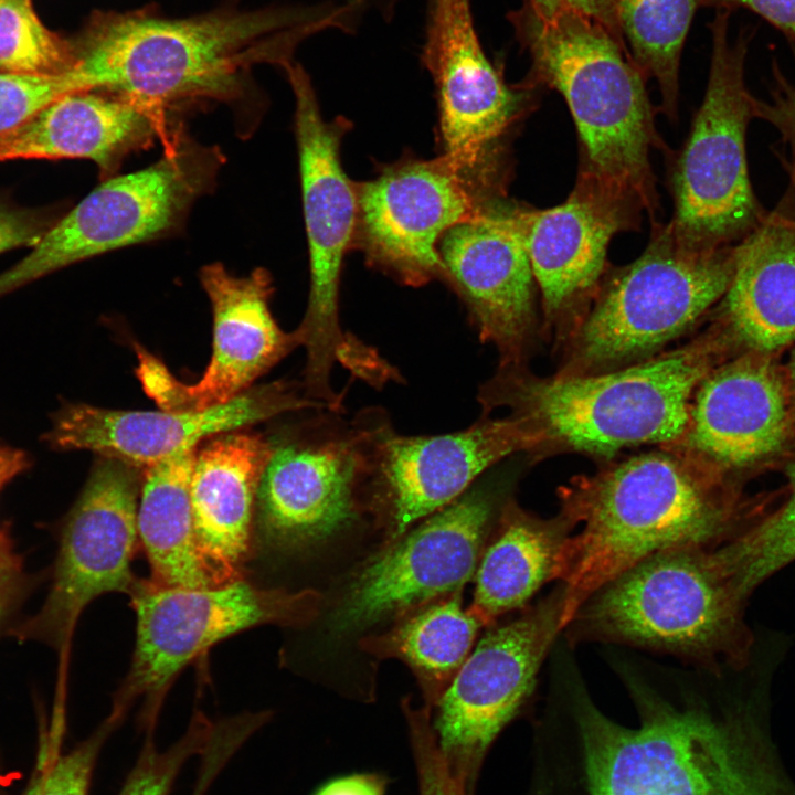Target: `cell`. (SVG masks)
I'll return each instance as SVG.
<instances>
[{
	"instance_id": "obj_8",
	"label": "cell",
	"mask_w": 795,
	"mask_h": 795,
	"mask_svg": "<svg viewBox=\"0 0 795 795\" xmlns=\"http://www.w3.org/2000/svg\"><path fill=\"white\" fill-rule=\"evenodd\" d=\"M730 13L718 9L709 25L712 55L707 89L670 174L674 214L667 226L675 241L690 251L735 245L767 213L752 189L746 162L754 96L745 86L744 66L752 33L741 31L731 41Z\"/></svg>"
},
{
	"instance_id": "obj_13",
	"label": "cell",
	"mask_w": 795,
	"mask_h": 795,
	"mask_svg": "<svg viewBox=\"0 0 795 795\" xmlns=\"http://www.w3.org/2000/svg\"><path fill=\"white\" fill-rule=\"evenodd\" d=\"M563 587L494 626L470 651L438 700L431 720L437 745L455 778L475 795L487 753L533 690L561 629Z\"/></svg>"
},
{
	"instance_id": "obj_34",
	"label": "cell",
	"mask_w": 795,
	"mask_h": 795,
	"mask_svg": "<svg viewBox=\"0 0 795 795\" xmlns=\"http://www.w3.org/2000/svg\"><path fill=\"white\" fill-rule=\"evenodd\" d=\"M411 752L415 765L418 795H468L451 772L431 723V710L403 703Z\"/></svg>"
},
{
	"instance_id": "obj_29",
	"label": "cell",
	"mask_w": 795,
	"mask_h": 795,
	"mask_svg": "<svg viewBox=\"0 0 795 795\" xmlns=\"http://www.w3.org/2000/svg\"><path fill=\"white\" fill-rule=\"evenodd\" d=\"M388 633L363 640V648L403 660L417 677L432 709L470 654L481 622L463 607L460 592L409 614Z\"/></svg>"
},
{
	"instance_id": "obj_4",
	"label": "cell",
	"mask_w": 795,
	"mask_h": 795,
	"mask_svg": "<svg viewBox=\"0 0 795 795\" xmlns=\"http://www.w3.org/2000/svg\"><path fill=\"white\" fill-rule=\"evenodd\" d=\"M509 20L531 59L521 85L553 88L568 104L579 136V173L633 200L653 219L658 195L649 153L661 141L646 80L626 49L570 9L544 17L523 1Z\"/></svg>"
},
{
	"instance_id": "obj_37",
	"label": "cell",
	"mask_w": 795,
	"mask_h": 795,
	"mask_svg": "<svg viewBox=\"0 0 795 795\" xmlns=\"http://www.w3.org/2000/svg\"><path fill=\"white\" fill-rule=\"evenodd\" d=\"M53 223L46 212L0 199V254L21 246H34Z\"/></svg>"
},
{
	"instance_id": "obj_23",
	"label": "cell",
	"mask_w": 795,
	"mask_h": 795,
	"mask_svg": "<svg viewBox=\"0 0 795 795\" xmlns=\"http://www.w3.org/2000/svg\"><path fill=\"white\" fill-rule=\"evenodd\" d=\"M794 398L772 354L749 351L698 385L679 447L724 476L777 455L791 438Z\"/></svg>"
},
{
	"instance_id": "obj_44",
	"label": "cell",
	"mask_w": 795,
	"mask_h": 795,
	"mask_svg": "<svg viewBox=\"0 0 795 795\" xmlns=\"http://www.w3.org/2000/svg\"><path fill=\"white\" fill-rule=\"evenodd\" d=\"M781 161L783 162V166L785 167L786 171L788 172L789 180H791V188L794 191L795 194V162H792L787 160L784 157L778 156Z\"/></svg>"
},
{
	"instance_id": "obj_16",
	"label": "cell",
	"mask_w": 795,
	"mask_h": 795,
	"mask_svg": "<svg viewBox=\"0 0 795 795\" xmlns=\"http://www.w3.org/2000/svg\"><path fill=\"white\" fill-rule=\"evenodd\" d=\"M497 511L496 495L478 479L392 541L348 589L332 617L335 629H362L460 592L476 573Z\"/></svg>"
},
{
	"instance_id": "obj_26",
	"label": "cell",
	"mask_w": 795,
	"mask_h": 795,
	"mask_svg": "<svg viewBox=\"0 0 795 795\" xmlns=\"http://www.w3.org/2000/svg\"><path fill=\"white\" fill-rule=\"evenodd\" d=\"M720 309L749 351L772 354L795 342V216L767 212L734 245V267Z\"/></svg>"
},
{
	"instance_id": "obj_33",
	"label": "cell",
	"mask_w": 795,
	"mask_h": 795,
	"mask_svg": "<svg viewBox=\"0 0 795 795\" xmlns=\"http://www.w3.org/2000/svg\"><path fill=\"white\" fill-rule=\"evenodd\" d=\"M215 724L197 714L187 732L165 751L147 741L118 795H169L172 785L192 755L210 742Z\"/></svg>"
},
{
	"instance_id": "obj_6",
	"label": "cell",
	"mask_w": 795,
	"mask_h": 795,
	"mask_svg": "<svg viewBox=\"0 0 795 795\" xmlns=\"http://www.w3.org/2000/svg\"><path fill=\"white\" fill-rule=\"evenodd\" d=\"M734 245L680 246L667 224L634 262L607 269L582 320L564 341L563 375L608 371L656 356L721 300L732 278Z\"/></svg>"
},
{
	"instance_id": "obj_32",
	"label": "cell",
	"mask_w": 795,
	"mask_h": 795,
	"mask_svg": "<svg viewBox=\"0 0 795 795\" xmlns=\"http://www.w3.org/2000/svg\"><path fill=\"white\" fill-rule=\"evenodd\" d=\"M73 60V46L43 25L31 0H0V72L50 74Z\"/></svg>"
},
{
	"instance_id": "obj_3",
	"label": "cell",
	"mask_w": 795,
	"mask_h": 795,
	"mask_svg": "<svg viewBox=\"0 0 795 795\" xmlns=\"http://www.w3.org/2000/svg\"><path fill=\"white\" fill-rule=\"evenodd\" d=\"M320 14L266 9L166 19L141 12L94 19L74 49L78 92L123 96L162 110L195 98H230L248 68L284 66L294 46L318 31Z\"/></svg>"
},
{
	"instance_id": "obj_24",
	"label": "cell",
	"mask_w": 795,
	"mask_h": 795,
	"mask_svg": "<svg viewBox=\"0 0 795 795\" xmlns=\"http://www.w3.org/2000/svg\"><path fill=\"white\" fill-rule=\"evenodd\" d=\"M272 451L269 436L242 428L212 436L197 448L191 476L194 539L212 586L244 579L257 487Z\"/></svg>"
},
{
	"instance_id": "obj_36",
	"label": "cell",
	"mask_w": 795,
	"mask_h": 795,
	"mask_svg": "<svg viewBox=\"0 0 795 795\" xmlns=\"http://www.w3.org/2000/svg\"><path fill=\"white\" fill-rule=\"evenodd\" d=\"M793 53L795 56V47ZM772 75L770 98L764 100L754 97L753 115L776 128L789 151L787 157H782L795 162V78L785 76L776 62H773Z\"/></svg>"
},
{
	"instance_id": "obj_31",
	"label": "cell",
	"mask_w": 795,
	"mask_h": 795,
	"mask_svg": "<svg viewBox=\"0 0 795 795\" xmlns=\"http://www.w3.org/2000/svg\"><path fill=\"white\" fill-rule=\"evenodd\" d=\"M786 476L788 487L784 501L717 547L746 600L765 580L795 561V460L787 466Z\"/></svg>"
},
{
	"instance_id": "obj_30",
	"label": "cell",
	"mask_w": 795,
	"mask_h": 795,
	"mask_svg": "<svg viewBox=\"0 0 795 795\" xmlns=\"http://www.w3.org/2000/svg\"><path fill=\"white\" fill-rule=\"evenodd\" d=\"M707 0H617L622 34L632 61L645 80L654 77L661 94L660 109L677 116L681 50L696 10Z\"/></svg>"
},
{
	"instance_id": "obj_42",
	"label": "cell",
	"mask_w": 795,
	"mask_h": 795,
	"mask_svg": "<svg viewBox=\"0 0 795 795\" xmlns=\"http://www.w3.org/2000/svg\"><path fill=\"white\" fill-rule=\"evenodd\" d=\"M32 465L29 454L20 448L0 445V492L15 477Z\"/></svg>"
},
{
	"instance_id": "obj_22",
	"label": "cell",
	"mask_w": 795,
	"mask_h": 795,
	"mask_svg": "<svg viewBox=\"0 0 795 795\" xmlns=\"http://www.w3.org/2000/svg\"><path fill=\"white\" fill-rule=\"evenodd\" d=\"M423 63L437 89L444 153L492 180L499 141L529 88L508 86L488 60L469 0H431Z\"/></svg>"
},
{
	"instance_id": "obj_43",
	"label": "cell",
	"mask_w": 795,
	"mask_h": 795,
	"mask_svg": "<svg viewBox=\"0 0 795 795\" xmlns=\"http://www.w3.org/2000/svg\"><path fill=\"white\" fill-rule=\"evenodd\" d=\"M787 381L795 401V351L793 353V357L791 359L789 365H788V372H787Z\"/></svg>"
},
{
	"instance_id": "obj_14",
	"label": "cell",
	"mask_w": 795,
	"mask_h": 795,
	"mask_svg": "<svg viewBox=\"0 0 795 795\" xmlns=\"http://www.w3.org/2000/svg\"><path fill=\"white\" fill-rule=\"evenodd\" d=\"M141 478V468L97 455L64 519L49 594L21 636L63 651L92 601L110 592L131 593L138 581L131 564L139 541Z\"/></svg>"
},
{
	"instance_id": "obj_9",
	"label": "cell",
	"mask_w": 795,
	"mask_h": 795,
	"mask_svg": "<svg viewBox=\"0 0 795 795\" xmlns=\"http://www.w3.org/2000/svg\"><path fill=\"white\" fill-rule=\"evenodd\" d=\"M637 698L640 725L630 729L576 697V795H742L741 756L723 719Z\"/></svg>"
},
{
	"instance_id": "obj_12",
	"label": "cell",
	"mask_w": 795,
	"mask_h": 795,
	"mask_svg": "<svg viewBox=\"0 0 795 795\" xmlns=\"http://www.w3.org/2000/svg\"><path fill=\"white\" fill-rule=\"evenodd\" d=\"M129 595L137 628L131 666L114 706L121 712L139 696L159 702L177 675L219 642L266 624L307 625L321 604L317 591L261 587L245 579L202 587L138 580Z\"/></svg>"
},
{
	"instance_id": "obj_7",
	"label": "cell",
	"mask_w": 795,
	"mask_h": 795,
	"mask_svg": "<svg viewBox=\"0 0 795 795\" xmlns=\"http://www.w3.org/2000/svg\"><path fill=\"white\" fill-rule=\"evenodd\" d=\"M296 99L295 128L305 226L309 250L310 286L306 312L294 330L305 348L303 389L309 400L340 410L343 394L331 385V371L341 363L364 377L377 354L352 336L339 320V286L344 256L354 243L357 188L340 159L341 140L349 123L325 120L311 82L298 64L284 65Z\"/></svg>"
},
{
	"instance_id": "obj_5",
	"label": "cell",
	"mask_w": 795,
	"mask_h": 795,
	"mask_svg": "<svg viewBox=\"0 0 795 795\" xmlns=\"http://www.w3.org/2000/svg\"><path fill=\"white\" fill-rule=\"evenodd\" d=\"M716 548L686 545L646 558L596 590L565 628L573 640L633 645L713 668L743 667L752 647L746 598Z\"/></svg>"
},
{
	"instance_id": "obj_10",
	"label": "cell",
	"mask_w": 795,
	"mask_h": 795,
	"mask_svg": "<svg viewBox=\"0 0 795 795\" xmlns=\"http://www.w3.org/2000/svg\"><path fill=\"white\" fill-rule=\"evenodd\" d=\"M385 415L367 407L344 420L319 409L269 436L254 513V537L265 548L303 551L370 510L371 447Z\"/></svg>"
},
{
	"instance_id": "obj_21",
	"label": "cell",
	"mask_w": 795,
	"mask_h": 795,
	"mask_svg": "<svg viewBox=\"0 0 795 795\" xmlns=\"http://www.w3.org/2000/svg\"><path fill=\"white\" fill-rule=\"evenodd\" d=\"M326 409L307 399L301 382L275 381L203 411H128L85 403L62 405L43 435L55 451H91L141 469L201 442L273 417Z\"/></svg>"
},
{
	"instance_id": "obj_41",
	"label": "cell",
	"mask_w": 795,
	"mask_h": 795,
	"mask_svg": "<svg viewBox=\"0 0 795 795\" xmlns=\"http://www.w3.org/2000/svg\"><path fill=\"white\" fill-rule=\"evenodd\" d=\"M21 587V565L13 552L7 531L0 528V619L15 600Z\"/></svg>"
},
{
	"instance_id": "obj_18",
	"label": "cell",
	"mask_w": 795,
	"mask_h": 795,
	"mask_svg": "<svg viewBox=\"0 0 795 795\" xmlns=\"http://www.w3.org/2000/svg\"><path fill=\"white\" fill-rule=\"evenodd\" d=\"M200 279L213 315L212 354L202 377L183 383L161 360L137 347V377L160 410L223 405L299 347L295 331H284L271 312L273 286L265 269L235 276L214 263L202 267Z\"/></svg>"
},
{
	"instance_id": "obj_11",
	"label": "cell",
	"mask_w": 795,
	"mask_h": 795,
	"mask_svg": "<svg viewBox=\"0 0 795 795\" xmlns=\"http://www.w3.org/2000/svg\"><path fill=\"white\" fill-rule=\"evenodd\" d=\"M220 163L218 150L178 137L159 160L105 180L55 221L3 272V284L15 290L76 262L167 234L212 186Z\"/></svg>"
},
{
	"instance_id": "obj_40",
	"label": "cell",
	"mask_w": 795,
	"mask_h": 795,
	"mask_svg": "<svg viewBox=\"0 0 795 795\" xmlns=\"http://www.w3.org/2000/svg\"><path fill=\"white\" fill-rule=\"evenodd\" d=\"M388 785V776L381 773H350L326 781L312 795H385Z\"/></svg>"
},
{
	"instance_id": "obj_17",
	"label": "cell",
	"mask_w": 795,
	"mask_h": 795,
	"mask_svg": "<svg viewBox=\"0 0 795 795\" xmlns=\"http://www.w3.org/2000/svg\"><path fill=\"white\" fill-rule=\"evenodd\" d=\"M530 448L524 430L508 414H483L465 430L439 435L399 434L386 414L371 447L370 510L385 520L394 541L498 463Z\"/></svg>"
},
{
	"instance_id": "obj_25",
	"label": "cell",
	"mask_w": 795,
	"mask_h": 795,
	"mask_svg": "<svg viewBox=\"0 0 795 795\" xmlns=\"http://www.w3.org/2000/svg\"><path fill=\"white\" fill-rule=\"evenodd\" d=\"M161 115L162 110L110 93L68 94L0 132V162L82 158L110 173L129 152L152 141Z\"/></svg>"
},
{
	"instance_id": "obj_2",
	"label": "cell",
	"mask_w": 795,
	"mask_h": 795,
	"mask_svg": "<svg viewBox=\"0 0 795 795\" xmlns=\"http://www.w3.org/2000/svg\"><path fill=\"white\" fill-rule=\"evenodd\" d=\"M718 336H703L643 361L589 374L536 375L524 364L499 365L479 385L483 414L505 409L536 455L573 452L608 459L640 445L678 443L693 394L717 365Z\"/></svg>"
},
{
	"instance_id": "obj_20",
	"label": "cell",
	"mask_w": 795,
	"mask_h": 795,
	"mask_svg": "<svg viewBox=\"0 0 795 795\" xmlns=\"http://www.w3.org/2000/svg\"><path fill=\"white\" fill-rule=\"evenodd\" d=\"M520 211L492 199L438 245L445 279L480 341L497 349L499 365L524 364L537 331V285Z\"/></svg>"
},
{
	"instance_id": "obj_39",
	"label": "cell",
	"mask_w": 795,
	"mask_h": 795,
	"mask_svg": "<svg viewBox=\"0 0 795 795\" xmlns=\"http://www.w3.org/2000/svg\"><path fill=\"white\" fill-rule=\"evenodd\" d=\"M707 6L751 10L783 32L795 47V0H707Z\"/></svg>"
},
{
	"instance_id": "obj_19",
	"label": "cell",
	"mask_w": 795,
	"mask_h": 795,
	"mask_svg": "<svg viewBox=\"0 0 795 795\" xmlns=\"http://www.w3.org/2000/svg\"><path fill=\"white\" fill-rule=\"evenodd\" d=\"M642 212L633 200L581 173L561 204L521 209L545 335L564 342L572 333L607 272L611 240L621 231L636 229Z\"/></svg>"
},
{
	"instance_id": "obj_45",
	"label": "cell",
	"mask_w": 795,
	"mask_h": 795,
	"mask_svg": "<svg viewBox=\"0 0 795 795\" xmlns=\"http://www.w3.org/2000/svg\"><path fill=\"white\" fill-rule=\"evenodd\" d=\"M362 1H363V0H350V2H351L353 6H358V4H360Z\"/></svg>"
},
{
	"instance_id": "obj_27",
	"label": "cell",
	"mask_w": 795,
	"mask_h": 795,
	"mask_svg": "<svg viewBox=\"0 0 795 795\" xmlns=\"http://www.w3.org/2000/svg\"><path fill=\"white\" fill-rule=\"evenodd\" d=\"M574 526L560 512L542 519L506 501L497 516L492 540L476 569L468 610L484 627L526 603L552 580H559L562 554Z\"/></svg>"
},
{
	"instance_id": "obj_1",
	"label": "cell",
	"mask_w": 795,
	"mask_h": 795,
	"mask_svg": "<svg viewBox=\"0 0 795 795\" xmlns=\"http://www.w3.org/2000/svg\"><path fill=\"white\" fill-rule=\"evenodd\" d=\"M560 499L561 512L581 526L562 554V629L596 590L646 558L678 547L714 548L746 528L724 476L676 446L576 476Z\"/></svg>"
},
{
	"instance_id": "obj_35",
	"label": "cell",
	"mask_w": 795,
	"mask_h": 795,
	"mask_svg": "<svg viewBox=\"0 0 795 795\" xmlns=\"http://www.w3.org/2000/svg\"><path fill=\"white\" fill-rule=\"evenodd\" d=\"M120 718V714L113 712L89 740L55 760L25 795H88L100 745Z\"/></svg>"
},
{
	"instance_id": "obj_28",
	"label": "cell",
	"mask_w": 795,
	"mask_h": 795,
	"mask_svg": "<svg viewBox=\"0 0 795 795\" xmlns=\"http://www.w3.org/2000/svg\"><path fill=\"white\" fill-rule=\"evenodd\" d=\"M197 448L142 469L138 534L150 568L147 581L156 586H212L194 539L191 476Z\"/></svg>"
},
{
	"instance_id": "obj_15",
	"label": "cell",
	"mask_w": 795,
	"mask_h": 795,
	"mask_svg": "<svg viewBox=\"0 0 795 795\" xmlns=\"http://www.w3.org/2000/svg\"><path fill=\"white\" fill-rule=\"evenodd\" d=\"M490 184L445 153L394 163L356 184L354 243L370 265L406 286L445 279L439 242L494 199Z\"/></svg>"
},
{
	"instance_id": "obj_38",
	"label": "cell",
	"mask_w": 795,
	"mask_h": 795,
	"mask_svg": "<svg viewBox=\"0 0 795 795\" xmlns=\"http://www.w3.org/2000/svg\"><path fill=\"white\" fill-rule=\"evenodd\" d=\"M537 13L548 17L560 10L581 12L603 25L624 46L618 23L617 0H523ZM625 47V46H624Z\"/></svg>"
}]
</instances>
